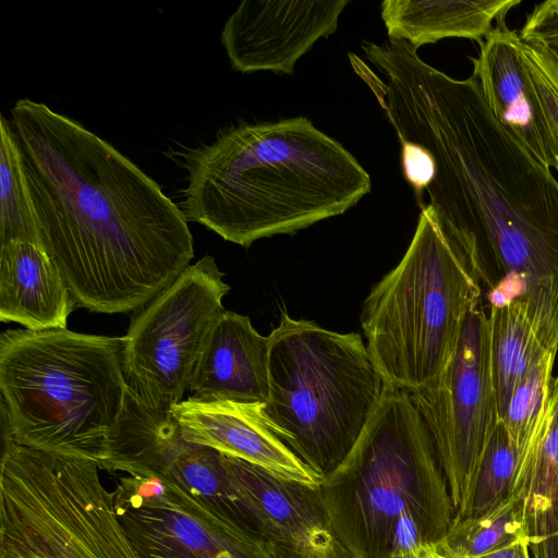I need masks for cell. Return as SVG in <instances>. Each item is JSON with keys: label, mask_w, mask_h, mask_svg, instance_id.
<instances>
[{"label": "cell", "mask_w": 558, "mask_h": 558, "mask_svg": "<svg viewBox=\"0 0 558 558\" xmlns=\"http://www.w3.org/2000/svg\"><path fill=\"white\" fill-rule=\"evenodd\" d=\"M378 72L366 84L399 142L430 155L427 205L469 254L489 306L521 302L558 349V179L494 118L475 76L453 78L410 46Z\"/></svg>", "instance_id": "6da1fadb"}, {"label": "cell", "mask_w": 558, "mask_h": 558, "mask_svg": "<svg viewBox=\"0 0 558 558\" xmlns=\"http://www.w3.org/2000/svg\"><path fill=\"white\" fill-rule=\"evenodd\" d=\"M10 123L40 246L80 306L138 310L190 266L193 235L181 207L111 144L29 98L14 104Z\"/></svg>", "instance_id": "7a4b0ae2"}, {"label": "cell", "mask_w": 558, "mask_h": 558, "mask_svg": "<svg viewBox=\"0 0 558 558\" xmlns=\"http://www.w3.org/2000/svg\"><path fill=\"white\" fill-rule=\"evenodd\" d=\"M182 158L187 221L244 247L342 215L372 190L355 157L306 117L241 123Z\"/></svg>", "instance_id": "3957f363"}, {"label": "cell", "mask_w": 558, "mask_h": 558, "mask_svg": "<svg viewBox=\"0 0 558 558\" xmlns=\"http://www.w3.org/2000/svg\"><path fill=\"white\" fill-rule=\"evenodd\" d=\"M320 489L349 558H426L456 513L420 411L408 392L389 386Z\"/></svg>", "instance_id": "277c9868"}, {"label": "cell", "mask_w": 558, "mask_h": 558, "mask_svg": "<svg viewBox=\"0 0 558 558\" xmlns=\"http://www.w3.org/2000/svg\"><path fill=\"white\" fill-rule=\"evenodd\" d=\"M124 337L66 328L0 337L3 442L95 461L101 469L123 411Z\"/></svg>", "instance_id": "5b68a950"}, {"label": "cell", "mask_w": 558, "mask_h": 558, "mask_svg": "<svg viewBox=\"0 0 558 558\" xmlns=\"http://www.w3.org/2000/svg\"><path fill=\"white\" fill-rule=\"evenodd\" d=\"M268 337L263 412L274 434L323 481L351 452L388 385L356 332L328 330L282 311Z\"/></svg>", "instance_id": "8992f818"}, {"label": "cell", "mask_w": 558, "mask_h": 558, "mask_svg": "<svg viewBox=\"0 0 558 558\" xmlns=\"http://www.w3.org/2000/svg\"><path fill=\"white\" fill-rule=\"evenodd\" d=\"M483 294L469 254L426 204L402 259L362 307L366 347L386 384L408 393L432 384Z\"/></svg>", "instance_id": "52a82bcc"}, {"label": "cell", "mask_w": 558, "mask_h": 558, "mask_svg": "<svg viewBox=\"0 0 558 558\" xmlns=\"http://www.w3.org/2000/svg\"><path fill=\"white\" fill-rule=\"evenodd\" d=\"M95 461L3 442L0 558H137Z\"/></svg>", "instance_id": "ba28073f"}, {"label": "cell", "mask_w": 558, "mask_h": 558, "mask_svg": "<svg viewBox=\"0 0 558 558\" xmlns=\"http://www.w3.org/2000/svg\"><path fill=\"white\" fill-rule=\"evenodd\" d=\"M210 255L190 265L132 318L124 336L128 386L146 405L183 401L207 338L225 312L230 287Z\"/></svg>", "instance_id": "9c48e42d"}, {"label": "cell", "mask_w": 558, "mask_h": 558, "mask_svg": "<svg viewBox=\"0 0 558 558\" xmlns=\"http://www.w3.org/2000/svg\"><path fill=\"white\" fill-rule=\"evenodd\" d=\"M487 318L481 301L468 314L442 372L425 388L409 393L432 436L454 517L469 504L482 453L499 421Z\"/></svg>", "instance_id": "30bf717a"}, {"label": "cell", "mask_w": 558, "mask_h": 558, "mask_svg": "<svg viewBox=\"0 0 558 558\" xmlns=\"http://www.w3.org/2000/svg\"><path fill=\"white\" fill-rule=\"evenodd\" d=\"M114 507L137 558H275L267 545L155 475L117 476Z\"/></svg>", "instance_id": "8fae6325"}, {"label": "cell", "mask_w": 558, "mask_h": 558, "mask_svg": "<svg viewBox=\"0 0 558 558\" xmlns=\"http://www.w3.org/2000/svg\"><path fill=\"white\" fill-rule=\"evenodd\" d=\"M101 470L168 480L258 536L252 514L232 489L223 453L187 440L170 410L146 405L129 386Z\"/></svg>", "instance_id": "7c38bea8"}, {"label": "cell", "mask_w": 558, "mask_h": 558, "mask_svg": "<svg viewBox=\"0 0 558 558\" xmlns=\"http://www.w3.org/2000/svg\"><path fill=\"white\" fill-rule=\"evenodd\" d=\"M223 458L232 489L275 558H349L320 484L292 480L238 457Z\"/></svg>", "instance_id": "4fadbf2b"}, {"label": "cell", "mask_w": 558, "mask_h": 558, "mask_svg": "<svg viewBox=\"0 0 558 558\" xmlns=\"http://www.w3.org/2000/svg\"><path fill=\"white\" fill-rule=\"evenodd\" d=\"M349 0H244L227 19L221 44L235 71L293 74L299 59L338 28Z\"/></svg>", "instance_id": "5bb4252c"}, {"label": "cell", "mask_w": 558, "mask_h": 558, "mask_svg": "<svg viewBox=\"0 0 558 558\" xmlns=\"http://www.w3.org/2000/svg\"><path fill=\"white\" fill-rule=\"evenodd\" d=\"M472 58L473 76L494 118L545 167L554 168V151L542 106L522 54L517 31L497 22Z\"/></svg>", "instance_id": "9a60e30c"}, {"label": "cell", "mask_w": 558, "mask_h": 558, "mask_svg": "<svg viewBox=\"0 0 558 558\" xmlns=\"http://www.w3.org/2000/svg\"><path fill=\"white\" fill-rule=\"evenodd\" d=\"M184 437L221 453L241 458L279 475L308 484L322 478L274 434L262 403L189 398L170 409Z\"/></svg>", "instance_id": "2e32d148"}, {"label": "cell", "mask_w": 558, "mask_h": 558, "mask_svg": "<svg viewBox=\"0 0 558 558\" xmlns=\"http://www.w3.org/2000/svg\"><path fill=\"white\" fill-rule=\"evenodd\" d=\"M189 389L196 400L264 404L269 393V337L247 316L225 311L207 338Z\"/></svg>", "instance_id": "e0dca14e"}, {"label": "cell", "mask_w": 558, "mask_h": 558, "mask_svg": "<svg viewBox=\"0 0 558 558\" xmlns=\"http://www.w3.org/2000/svg\"><path fill=\"white\" fill-rule=\"evenodd\" d=\"M76 302L45 250L29 242L0 244V319L24 329L66 328Z\"/></svg>", "instance_id": "ac0fdd59"}, {"label": "cell", "mask_w": 558, "mask_h": 558, "mask_svg": "<svg viewBox=\"0 0 558 558\" xmlns=\"http://www.w3.org/2000/svg\"><path fill=\"white\" fill-rule=\"evenodd\" d=\"M532 558H558V386L541 427L521 453L511 487Z\"/></svg>", "instance_id": "d6986e66"}, {"label": "cell", "mask_w": 558, "mask_h": 558, "mask_svg": "<svg viewBox=\"0 0 558 558\" xmlns=\"http://www.w3.org/2000/svg\"><path fill=\"white\" fill-rule=\"evenodd\" d=\"M521 0H385L380 15L389 39L418 49L444 38L481 43Z\"/></svg>", "instance_id": "ffe728a7"}, {"label": "cell", "mask_w": 558, "mask_h": 558, "mask_svg": "<svg viewBox=\"0 0 558 558\" xmlns=\"http://www.w3.org/2000/svg\"><path fill=\"white\" fill-rule=\"evenodd\" d=\"M487 315L490 369L501 420L519 381L550 349L539 339L521 302L492 305Z\"/></svg>", "instance_id": "44dd1931"}, {"label": "cell", "mask_w": 558, "mask_h": 558, "mask_svg": "<svg viewBox=\"0 0 558 558\" xmlns=\"http://www.w3.org/2000/svg\"><path fill=\"white\" fill-rule=\"evenodd\" d=\"M521 538H526L525 524L520 502L511 495L487 512L453 519L442 541L432 550L447 557L469 558L499 550Z\"/></svg>", "instance_id": "7402d4cb"}, {"label": "cell", "mask_w": 558, "mask_h": 558, "mask_svg": "<svg viewBox=\"0 0 558 558\" xmlns=\"http://www.w3.org/2000/svg\"><path fill=\"white\" fill-rule=\"evenodd\" d=\"M40 246L39 230L16 134L3 114L0 122V244Z\"/></svg>", "instance_id": "603a6c76"}, {"label": "cell", "mask_w": 558, "mask_h": 558, "mask_svg": "<svg viewBox=\"0 0 558 558\" xmlns=\"http://www.w3.org/2000/svg\"><path fill=\"white\" fill-rule=\"evenodd\" d=\"M556 354L557 349L548 350L524 375L514 388L506 413L500 420L519 458L551 407L558 386V377L553 375Z\"/></svg>", "instance_id": "cb8c5ba5"}, {"label": "cell", "mask_w": 558, "mask_h": 558, "mask_svg": "<svg viewBox=\"0 0 558 558\" xmlns=\"http://www.w3.org/2000/svg\"><path fill=\"white\" fill-rule=\"evenodd\" d=\"M518 463L519 453L499 420L482 453L469 504L453 519L482 514L509 498Z\"/></svg>", "instance_id": "d4e9b609"}, {"label": "cell", "mask_w": 558, "mask_h": 558, "mask_svg": "<svg viewBox=\"0 0 558 558\" xmlns=\"http://www.w3.org/2000/svg\"><path fill=\"white\" fill-rule=\"evenodd\" d=\"M521 47L547 123L554 151V169L558 173V56L541 45L522 41Z\"/></svg>", "instance_id": "484cf974"}, {"label": "cell", "mask_w": 558, "mask_h": 558, "mask_svg": "<svg viewBox=\"0 0 558 558\" xmlns=\"http://www.w3.org/2000/svg\"><path fill=\"white\" fill-rule=\"evenodd\" d=\"M518 33L523 43L541 45L558 56V0L537 3Z\"/></svg>", "instance_id": "4316f807"}, {"label": "cell", "mask_w": 558, "mask_h": 558, "mask_svg": "<svg viewBox=\"0 0 558 558\" xmlns=\"http://www.w3.org/2000/svg\"><path fill=\"white\" fill-rule=\"evenodd\" d=\"M401 144L402 171L408 183L413 187L417 203L423 207V191L434 177V163L430 155L412 143Z\"/></svg>", "instance_id": "83f0119b"}, {"label": "cell", "mask_w": 558, "mask_h": 558, "mask_svg": "<svg viewBox=\"0 0 558 558\" xmlns=\"http://www.w3.org/2000/svg\"><path fill=\"white\" fill-rule=\"evenodd\" d=\"M426 558H452V557H447V556L440 555L430 549L427 551ZM469 558H532V557H531L527 539L521 538V539L514 542L513 544H511L505 548H501L499 550H496V551H493L489 554H485L482 556L469 557Z\"/></svg>", "instance_id": "f1b7e54d"}]
</instances>
